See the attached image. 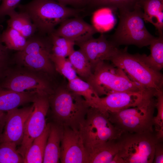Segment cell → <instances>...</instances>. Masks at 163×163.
I'll list each match as a JSON object with an SVG mask.
<instances>
[{
	"label": "cell",
	"instance_id": "1",
	"mask_svg": "<svg viewBox=\"0 0 163 163\" xmlns=\"http://www.w3.org/2000/svg\"><path fill=\"white\" fill-rule=\"evenodd\" d=\"M20 11L26 13L42 35H49L55 27L65 19L76 17L80 10L69 7L54 0H33L25 5H19Z\"/></svg>",
	"mask_w": 163,
	"mask_h": 163
},
{
	"label": "cell",
	"instance_id": "2",
	"mask_svg": "<svg viewBox=\"0 0 163 163\" xmlns=\"http://www.w3.org/2000/svg\"><path fill=\"white\" fill-rule=\"evenodd\" d=\"M49 101L54 122L79 130L90 107L85 99L67 88L59 90Z\"/></svg>",
	"mask_w": 163,
	"mask_h": 163
},
{
	"label": "cell",
	"instance_id": "3",
	"mask_svg": "<svg viewBox=\"0 0 163 163\" xmlns=\"http://www.w3.org/2000/svg\"><path fill=\"white\" fill-rule=\"evenodd\" d=\"M110 61L112 64L122 69L131 80L143 88L155 91L163 90L162 74L147 63L144 54H130L125 47L119 49Z\"/></svg>",
	"mask_w": 163,
	"mask_h": 163
},
{
	"label": "cell",
	"instance_id": "4",
	"mask_svg": "<svg viewBox=\"0 0 163 163\" xmlns=\"http://www.w3.org/2000/svg\"><path fill=\"white\" fill-rule=\"evenodd\" d=\"M119 14L118 26L109 40L117 46L133 45L141 48L149 45L156 38L145 26L141 6L131 11L120 12Z\"/></svg>",
	"mask_w": 163,
	"mask_h": 163
},
{
	"label": "cell",
	"instance_id": "5",
	"mask_svg": "<svg viewBox=\"0 0 163 163\" xmlns=\"http://www.w3.org/2000/svg\"><path fill=\"white\" fill-rule=\"evenodd\" d=\"M86 81L100 97L122 91H139L145 89L131 80L121 68L102 61L94 68Z\"/></svg>",
	"mask_w": 163,
	"mask_h": 163
},
{
	"label": "cell",
	"instance_id": "6",
	"mask_svg": "<svg viewBox=\"0 0 163 163\" xmlns=\"http://www.w3.org/2000/svg\"><path fill=\"white\" fill-rule=\"evenodd\" d=\"M155 96L139 105L114 112H108L112 123L122 133H152L155 108Z\"/></svg>",
	"mask_w": 163,
	"mask_h": 163
},
{
	"label": "cell",
	"instance_id": "7",
	"mask_svg": "<svg viewBox=\"0 0 163 163\" xmlns=\"http://www.w3.org/2000/svg\"><path fill=\"white\" fill-rule=\"evenodd\" d=\"M160 140L155 132L122 133L117 140V163H152L156 145Z\"/></svg>",
	"mask_w": 163,
	"mask_h": 163
},
{
	"label": "cell",
	"instance_id": "8",
	"mask_svg": "<svg viewBox=\"0 0 163 163\" xmlns=\"http://www.w3.org/2000/svg\"><path fill=\"white\" fill-rule=\"evenodd\" d=\"M79 131L88 153L98 144L117 140L122 134L110 121L107 112L94 107L89 108Z\"/></svg>",
	"mask_w": 163,
	"mask_h": 163
},
{
	"label": "cell",
	"instance_id": "9",
	"mask_svg": "<svg viewBox=\"0 0 163 163\" xmlns=\"http://www.w3.org/2000/svg\"><path fill=\"white\" fill-rule=\"evenodd\" d=\"M33 105V110L25 125L21 146L17 149L24 158L34 140L42 134L47 125L46 117L50 107L48 97L39 96Z\"/></svg>",
	"mask_w": 163,
	"mask_h": 163
},
{
	"label": "cell",
	"instance_id": "10",
	"mask_svg": "<svg viewBox=\"0 0 163 163\" xmlns=\"http://www.w3.org/2000/svg\"><path fill=\"white\" fill-rule=\"evenodd\" d=\"M156 91H122L112 93L100 97L96 108L108 112H114L136 107L145 100L155 96Z\"/></svg>",
	"mask_w": 163,
	"mask_h": 163
},
{
	"label": "cell",
	"instance_id": "11",
	"mask_svg": "<svg viewBox=\"0 0 163 163\" xmlns=\"http://www.w3.org/2000/svg\"><path fill=\"white\" fill-rule=\"evenodd\" d=\"M60 160L62 163H88V153L79 130L63 127Z\"/></svg>",
	"mask_w": 163,
	"mask_h": 163
},
{
	"label": "cell",
	"instance_id": "12",
	"mask_svg": "<svg viewBox=\"0 0 163 163\" xmlns=\"http://www.w3.org/2000/svg\"><path fill=\"white\" fill-rule=\"evenodd\" d=\"M76 44L87 56L92 69L100 62L110 60L119 50L118 46L102 34L97 38L92 37Z\"/></svg>",
	"mask_w": 163,
	"mask_h": 163
},
{
	"label": "cell",
	"instance_id": "13",
	"mask_svg": "<svg viewBox=\"0 0 163 163\" xmlns=\"http://www.w3.org/2000/svg\"><path fill=\"white\" fill-rule=\"evenodd\" d=\"M34 107L30 106L18 108L6 112L5 126L1 142H10L16 145L20 144L23 137L26 122Z\"/></svg>",
	"mask_w": 163,
	"mask_h": 163
},
{
	"label": "cell",
	"instance_id": "14",
	"mask_svg": "<svg viewBox=\"0 0 163 163\" xmlns=\"http://www.w3.org/2000/svg\"><path fill=\"white\" fill-rule=\"evenodd\" d=\"M2 87L19 92H34L39 96L47 97L52 93L44 80L28 73H20L10 77L4 82Z\"/></svg>",
	"mask_w": 163,
	"mask_h": 163
},
{
	"label": "cell",
	"instance_id": "15",
	"mask_svg": "<svg viewBox=\"0 0 163 163\" xmlns=\"http://www.w3.org/2000/svg\"><path fill=\"white\" fill-rule=\"evenodd\" d=\"M97 32L94 27L76 16L63 21L53 33L57 36L72 40L77 44L93 37Z\"/></svg>",
	"mask_w": 163,
	"mask_h": 163
},
{
	"label": "cell",
	"instance_id": "16",
	"mask_svg": "<svg viewBox=\"0 0 163 163\" xmlns=\"http://www.w3.org/2000/svg\"><path fill=\"white\" fill-rule=\"evenodd\" d=\"M39 95L34 92H19L0 88V111L6 112L29 102Z\"/></svg>",
	"mask_w": 163,
	"mask_h": 163
},
{
	"label": "cell",
	"instance_id": "17",
	"mask_svg": "<svg viewBox=\"0 0 163 163\" xmlns=\"http://www.w3.org/2000/svg\"><path fill=\"white\" fill-rule=\"evenodd\" d=\"M63 127L54 122L50 123V130L47 140L43 163L59 162L60 145Z\"/></svg>",
	"mask_w": 163,
	"mask_h": 163
},
{
	"label": "cell",
	"instance_id": "18",
	"mask_svg": "<svg viewBox=\"0 0 163 163\" xmlns=\"http://www.w3.org/2000/svg\"><path fill=\"white\" fill-rule=\"evenodd\" d=\"M118 148L117 140L98 144L88 152V163H112Z\"/></svg>",
	"mask_w": 163,
	"mask_h": 163
},
{
	"label": "cell",
	"instance_id": "19",
	"mask_svg": "<svg viewBox=\"0 0 163 163\" xmlns=\"http://www.w3.org/2000/svg\"><path fill=\"white\" fill-rule=\"evenodd\" d=\"M142 8L144 21L152 24L163 35V0H145Z\"/></svg>",
	"mask_w": 163,
	"mask_h": 163
},
{
	"label": "cell",
	"instance_id": "20",
	"mask_svg": "<svg viewBox=\"0 0 163 163\" xmlns=\"http://www.w3.org/2000/svg\"><path fill=\"white\" fill-rule=\"evenodd\" d=\"M51 51H46L26 55L17 54L18 59L28 67L36 71L52 72L53 68L50 58Z\"/></svg>",
	"mask_w": 163,
	"mask_h": 163
},
{
	"label": "cell",
	"instance_id": "21",
	"mask_svg": "<svg viewBox=\"0 0 163 163\" xmlns=\"http://www.w3.org/2000/svg\"><path fill=\"white\" fill-rule=\"evenodd\" d=\"M8 16L10 18L7 21L8 27L18 31L27 39L34 35L37 28L26 13L22 11L18 12L15 11Z\"/></svg>",
	"mask_w": 163,
	"mask_h": 163
},
{
	"label": "cell",
	"instance_id": "22",
	"mask_svg": "<svg viewBox=\"0 0 163 163\" xmlns=\"http://www.w3.org/2000/svg\"><path fill=\"white\" fill-rule=\"evenodd\" d=\"M50 130V123H48L42 134L34 140L25 155L24 163H43Z\"/></svg>",
	"mask_w": 163,
	"mask_h": 163
},
{
	"label": "cell",
	"instance_id": "23",
	"mask_svg": "<svg viewBox=\"0 0 163 163\" xmlns=\"http://www.w3.org/2000/svg\"><path fill=\"white\" fill-rule=\"evenodd\" d=\"M67 88L82 97L90 107H97L100 97L87 81L78 77L68 81Z\"/></svg>",
	"mask_w": 163,
	"mask_h": 163
},
{
	"label": "cell",
	"instance_id": "24",
	"mask_svg": "<svg viewBox=\"0 0 163 163\" xmlns=\"http://www.w3.org/2000/svg\"><path fill=\"white\" fill-rule=\"evenodd\" d=\"M68 59L77 74L80 77L87 80L92 75L91 64L85 54L80 49L73 50Z\"/></svg>",
	"mask_w": 163,
	"mask_h": 163
},
{
	"label": "cell",
	"instance_id": "25",
	"mask_svg": "<svg viewBox=\"0 0 163 163\" xmlns=\"http://www.w3.org/2000/svg\"><path fill=\"white\" fill-rule=\"evenodd\" d=\"M145 0H91V4L95 8H107L119 12L131 11L137 6L142 7Z\"/></svg>",
	"mask_w": 163,
	"mask_h": 163
},
{
	"label": "cell",
	"instance_id": "26",
	"mask_svg": "<svg viewBox=\"0 0 163 163\" xmlns=\"http://www.w3.org/2000/svg\"><path fill=\"white\" fill-rule=\"evenodd\" d=\"M149 45L150 54H144L145 60L152 68L160 72L163 68V35H159Z\"/></svg>",
	"mask_w": 163,
	"mask_h": 163
},
{
	"label": "cell",
	"instance_id": "27",
	"mask_svg": "<svg viewBox=\"0 0 163 163\" xmlns=\"http://www.w3.org/2000/svg\"><path fill=\"white\" fill-rule=\"evenodd\" d=\"M27 39L18 31L10 27L2 33L0 40L8 49L21 51L26 46Z\"/></svg>",
	"mask_w": 163,
	"mask_h": 163
},
{
	"label": "cell",
	"instance_id": "28",
	"mask_svg": "<svg viewBox=\"0 0 163 163\" xmlns=\"http://www.w3.org/2000/svg\"><path fill=\"white\" fill-rule=\"evenodd\" d=\"M51 43V51L53 54L59 56L66 57L74 50L75 43L66 38L58 36L53 33L50 35Z\"/></svg>",
	"mask_w": 163,
	"mask_h": 163
},
{
	"label": "cell",
	"instance_id": "29",
	"mask_svg": "<svg viewBox=\"0 0 163 163\" xmlns=\"http://www.w3.org/2000/svg\"><path fill=\"white\" fill-rule=\"evenodd\" d=\"M16 146L12 142L0 143V163L24 162V158L18 152Z\"/></svg>",
	"mask_w": 163,
	"mask_h": 163
},
{
	"label": "cell",
	"instance_id": "30",
	"mask_svg": "<svg viewBox=\"0 0 163 163\" xmlns=\"http://www.w3.org/2000/svg\"><path fill=\"white\" fill-rule=\"evenodd\" d=\"M50 58L54 64L56 70L68 81L78 77L68 59L55 55L52 53Z\"/></svg>",
	"mask_w": 163,
	"mask_h": 163
},
{
	"label": "cell",
	"instance_id": "31",
	"mask_svg": "<svg viewBox=\"0 0 163 163\" xmlns=\"http://www.w3.org/2000/svg\"><path fill=\"white\" fill-rule=\"evenodd\" d=\"M155 107L157 109V114L154 117V127L158 138L163 139V90L156 91Z\"/></svg>",
	"mask_w": 163,
	"mask_h": 163
},
{
	"label": "cell",
	"instance_id": "32",
	"mask_svg": "<svg viewBox=\"0 0 163 163\" xmlns=\"http://www.w3.org/2000/svg\"><path fill=\"white\" fill-rule=\"evenodd\" d=\"M21 0H2L0 5V17L8 15L15 11Z\"/></svg>",
	"mask_w": 163,
	"mask_h": 163
},
{
	"label": "cell",
	"instance_id": "33",
	"mask_svg": "<svg viewBox=\"0 0 163 163\" xmlns=\"http://www.w3.org/2000/svg\"><path fill=\"white\" fill-rule=\"evenodd\" d=\"M65 6L69 5L79 7L89 4L90 0H54Z\"/></svg>",
	"mask_w": 163,
	"mask_h": 163
},
{
	"label": "cell",
	"instance_id": "34",
	"mask_svg": "<svg viewBox=\"0 0 163 163\" xmlns=\"http://www.w3.org/2000/svg\"><path fill=\"white\" fill-rule=\"evenodd\" d=\"M162 141L163 140L159 141L156 145L153 163H163V145Z\"/></svg>",
	"mask_w": 163,
	"mask_h": 163
},
{
	"label": "cell",
	"instance_id": "35",
	"mask_svg": "<svg viewBox=\"0 0 163 163\" xmlns=\"http://www.w3.org/2000/svg\"><path fill=\"white\" fill-rule=\"evenodd\" d=\"M6 117V112L0 111V143L3 131Z\"/></svg>",
	"mask_w": 163,
	"mask_h": 163
},
{
	"label": "cell",
	"instance_id": "36",
	"mask_svg": "<svg viewBox=\"0 0 163 163\" xmlns=\"http://www.w3.org/2000/svg\"><path fill=\"white\" fill-rule=\"evenodd\" d=\"M6 60L0 55V74L3 68Z\"/></svg>",
	"mask_w": 163,
	"mask_h": 163
},
{
	"label": "cell",
	"instance_id": "37",
	"mask_svg": "<svg viewBox=\"0 0 163 163\" xmlns=\"http://www.w3.org/2000/svg\"><path fill=\"white\" fill-rule=\"evenodd\" d=\"M2 0H0V2L1 1H2Z\"/></svg>",
	"mask_w": 163,
	"mask_h": 163
}]
</instances>
